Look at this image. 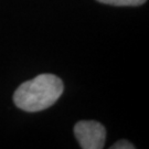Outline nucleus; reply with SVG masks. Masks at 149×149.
I'll return each mask as SVG.
<instances>
[{
	"instance_id": "f257e3e1",
	"label": "nucleus",
	"mask_w": 149,
	"mask_h": 149,
	"mask_svg": "<svg viewBox=\"0 0 149 149\" xmlns=\"http://www.w3.org/2000/svg\"><path fill=\"white\" fill-rule=\"evenodd\" d=\"M62 80L53 74H40L19 86L13 95L17 107L26 112H40L51 107L62 95Z\"/></svg>"
},
{
	"instance_id": "f03ea898",
	"label": "nucleus",
	"mask_w": 149,
	"mask_h": 149,
	"mask_svg": "<svg viewBox=\"0 0 149 149\" xmlns=\"http://www.w3.org/2000/svg\"><path fill=\"white\" fill-rule=\"evenodd\" d=\"M74 135L83 149H102L106 139L105 127L95 120L79 122L74 126Z\"/></svg>"
},
{
	"instance_id": "7ed1b4c3",
	"label": "nucleus",
	"mask_w": 149,
	"mask_h": 149,
	"mask_svg": "<svg viewBox=\"0 0 149 149\" xmlns=\"http://www.w3.org/2000/svg\"><path fill=\"white\" fill-rule=\"evenodd\" d=\"M101 3L111 6H118V7H127V6H140L145 3L147 0H97Z\"/></svg>"
},
{
	"instance_id": "20e7f679",
	"label": "nucleus",
	"mask_w": 149,
	"mask_h": 149,
	"mask_svg": "<svg viewBox=\"0 0 149 149\" xmlns=\"http://www.w3.org/2000/svg\"><path fill=\"white\" fill-rule=\"evenodd\" d=\"M112 149H134L135 148V146H134L132 143H129L127 140H119L117 143H115V144L113 145Z\"/></svg>"
}]
</instances>
